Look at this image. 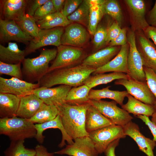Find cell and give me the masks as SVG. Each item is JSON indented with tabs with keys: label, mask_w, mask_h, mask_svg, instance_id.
<instances>
[{
	"label": "cell",
	"mask_w": 156,
	"mask_h": 156,
	"mask_svg": "<svg viewBox=\"0 0 156 156\" xmlns=\"http://www.w3.org/2000/svg\"><path fill=\"white\" fill-rule=\"evenodd\" d=\"M95 69L81 64L73 67L55 69L47 73L38 83L40 87L51 88L57 85L77 87L84 85Z\"/></svg>",
	"instance_id": "1"
},
{
	"label": "cell",
	"mask_w": 156,
	"mask_h": 156,
	"mask_svg": "<svg viewBox=\"0 0 156 156\" xmlns=\"http://www.w3.org/2000/svg\"><path fill=\"white\" fill-rule=\"evenodd\" d=\"M90 103L72 105L65 103L57 106L63 126L72 140L88 136L85 128L86 111Z\"/></svg>",
	"instance_id": "2"
},
{
	"label": "cell",
	"mask_w": 156,
	"mask_h": 156,
	"mask_svg": "<svg viewBox=\"0 0 156 156\" xmlns=\"http://www.w3.org/2000/svg\"><path fill=\"white\" fill-rule=\"evenodd\" d=\"M57 49H44L39 56L34 58H25L22 62L23 79L27 82H38L48 72L49 64L55 58Z\"/></svg>",
	"instance_id": "3"
},
{
	"label": "cell",
	"mask_w": 156,
	"mask_h": 156,
	"mask_svg": "<svg viewBox=\"0 0 156 156\" xmlns=\"http://www.w3.org/2000/svg\"><path fill=\"white\" fill-rule=\"evenodd\" d=\"M0 133L7 136L11 141L35 138L36 130L29 119L15 116L0 118Z\"/></svg>",
	"instance_id": "4"
},
{
	"label": "cell",
	"mask_w": 156,
	"mask_h": 156,
	"mask_svg": "<svg viewBox=\"0 0 156 156\" xmlns=\"http://www.w3.org/2000/svg\"><path fill=\"white\" fill-rule=\"evenodd\" d=\"M57 53L47 73L61 68L75 66L82 63L85 53L80 48L61 45L57 47Z\"/></svg>",
	"instance_id": "5"
},
{
	"label": "cell",
	"mask_w": 156,
	"mask_h": 156,
	"mask_svg": "<svg viewBox=\"0 0 156 156\" xmlns=\"http://www.w3.org/2000/svg\"><path fill=\"white\" fill-rule=\"evenodd\" d=\"M126 135L122 126L113 125L88 133V137L99 153L105 152L109 144L114 140L124 138Z\"/></svg>",
	"instance_id": "6"
},
{
	"label": "cell",
	"mask_w": 156,
	"mask_h": 156,
	"mask_svg": "<svg viewBox=\"0 0 156 156\" xmlns=\"http://www.w3.org/2000/svg\"><path fill=\"white\" fill-rule=\"evenodd\" d=\"M89 103L115 125L123 126L133 118L127 112L118 107L114 101L90 100Z\"/></svg>",
	"instance_id": "7"
},
{
	"label": "cell",
	"mask_w": 156,
	"mask_h": 156,
	"mask_svg": "<svg viewBox=\"0 0 156 156\" xmlns=\"http://www.w3.org/2000/svg\"><path fill=\"white\" fill-rule=\"evenodd\" d=\"M129 46L127 63L130 78L143 82H146L141 56L136 46V35L133 31H129L127 35Z\"/></svg>",
	"instance_id": "8"
},
{
	"label": "cell",
	"mask_w": 156,
	"mask_h": 156,
	"mask_svg": "<svg viewBox=\"0 0 156 156\" xmlns=\"http://www.w3.org/2000/svg\"><path fill=\"white\" fill-rule=\"evenodd\" d=\"M114 84L122 86L125 88L129 94L143 103L155 105L156 98L146 82L141 81L129 78L128 79L116 80Z\"/></svg>",
	"instance_id": "9"
},
{
	"label": "cell",
	"mask_w": 156,
	"mask_h": 156,
	"mask_svg": "<svg viewBox=\"0 0 156 156\" xmlns=\"http://www.w3.org/2000/svg\"><path fill=\"white\" fill-rule=\"evenodd\" d=\"M64 31L62 27L48 29H40L39 37L37 39L33 38L25 49L26 55L44 46L53 45L57 47H59L61 45V38Z\"/></svg>",
	"instance_id": "10"
},
{
	"label": "cell",
	"mask_w": 156,
	"mask_h": 156,
	"mask_svg": "<svg viewBox=\"0 0 156 156\" xmlns=\"http://www.w3.org/2000/svg\"><path fill=\"white\" fill-rule=\"evenodd\" d=\"M40 87L38 82L32 83L13 77L7 79L0 77V93L10 94L20 97L32 93Z\"/></svg>",
	"instance_id": "11"
},
{
	"label": "cell",
	"mask_w": 156,
	"mask_h": 156,
	"mask_svg": "<svg viewBox=\"0 0 156 156\" xmlns=\"http://www.w3.org/2000/svg\"><path fill=\"white\" fill-rule=\"evenodd\" d=\"M33 39L24 32L15 21L0 19L1 42L14 41L28 45Z\"/></svg>",
	"instance_id": "12"
},
{
	"label": "cell",
	"mask_w": 156,
	"mask_h": 156,
	"mask_svg": "<svg viewBox=\"0 0 156 156\" xmlns=\"http://www.w3.org/2000/svg\"><path fill=\"white\" fill-rule=\"evenodd\" d=\"M54 154L66 155L70 156H98L94 144L88 136L77 138L73 143Z\"/></svg>",
	"instance_id": "13"
},
{
	"label": "cell",
	"mask_w": 156,
	"mask_h": 156,
	"mask_svg": "<svg viewBox=\"0 0 156 156\" xmlns=\"http://www.w3.org/2000/svg\"><path fill=\"white\" fill-rule=\"evenodd\" d=\"M88 33L82 25L71 23L66 27L61 38V45L80 48L88 42Z\"/></svg>",
	"instance_id": "14"
},
{
	"label": "cell",
	"mask_w": 156,
	"mask_h": 156,
	"mask_svg": "<svg viewBox=\"0 0 156 156\" xmlns=\"http://www.w3.org/2000/svg\"><path fill=\"white\" fill-rule=\"evenodd\" d=\"M72 87L66 85L52 88L39 87L34 90L32 93L48 105L56 106L65 102L67 94Z\"/></svg>",
	"instance_id": "15"
},
{
	"label": "cell",
	"mask_w": 156,
	"mask_h": 156,
	"mask_svg": "<svg viewBox=\"0 0 156 156\" xmlns=\"http://www.w3.org/2000/svg\"><path fill=\"white\" fill-rule=\"evenodd\" d=\"M136 36L138 49L141 56L143 66L156 73V47L141 32L138 30Z\"/></svg>",
	"instance_id": "16"
},
{
	"label": "cell",
	"mask_w": 156,
	"mask_h": 156,
	"mask_svg": "<svg viewBox=\"0 0 156 156\" xmlns=\"http://www.w3.org/2000/svg\"><path fill=\"white\" fill-rule=\"evenodd\" d=\"M122 127L125 135L135 141L140 151L147 156H154L153 150L156 146V142L143 135L138 125L131 121Z\"/></svg>",
	"instance_id": "17"
},
{
	"label": "cell",
	"mask_w": 156,
	"mask_h": 156,
	"mask_svg": "<svg viewBox=\"0 0 156 156\" xmlns=\"http://www.w3.org/2000/svg\"><path fill=\"white\" fill-rule=\"evenodd\" d=\"M129 50L128 42L121 47L120 50L116 55L104 66L97 68L92 75L108 72H119L128 74L127 58Z\"/></svg>",
	"instance_id": "18"
},
{
	"label": "cell",
	"mask_w": 156,
	"mask_h": 156,
	"mask_svg": "<svg viewBox=\"0 0 156 156\" xmlns=\"http://www.w3.org/2000/svg\"><path fill=\"white\" fill-rule=\"evenodd\" d=\"M28 0L0 1V19L17 21L26 14Z\"/></svg>",
	"instance_id": "19"
},
{
	"label": "cell",
	"mask_w": 156,
	"mask_h": 156,
	"mask_svg": "<svg viewBox=\"0 0 156 156\" xmlns=\"http://www.w3.org/2000/svg\"><path fill=\"white\" fill-rule=\"evenodd\" d=\"M120 48L108 46L101 49L86 57L81 64L95 69L99 68L112 60L119 52Z\"/></svg>",
	"instance_id": "20"
},
{
	"label": "cell",
	"mask_w": 156,
	"mask_h": 156,
	"mask_svg": "<svg viewBox=\"0 0 156 156\" xmlns=\"http://www.w3.org/2000/svg\"><path fill=\"white\" fill-rule=\"evenodd\" d=\"M44 103L33 93L20 97V101L16 116L29 119Z\"/></svg>",
	"instance_id": "21"
},
{
	"label": "cell",
	"mask_w": 156,
	"mask_h": 156,
	"mask_svg": "<svg viewBox=\"0 0 156 156\" xmlns=\"http://www.w3.org/2000/svg\"><path fill=\"white\" fill-rule=\"evenodd\" d=\"M130 10L132 21L138 30H144L149 25L145 19L146 6L142 0H126Z\"/></svg>",
	"instance_id": "22"
},
{
	"label": "cell",
	"mask_w": 156,
	"mask_h": 156,
	"mask_svg": "<svg viewBox=\"0 0 156 156\" xmlns=\"http://www.w3.org/2000/svg\"><path fill=\"white\" fill-rule=\"evenodd\" d=\"M36 130V134L35 138L40 144L44 141L45 136L43 135L44 131L49 129H58L61 131L62 134V140L59 146L62 147L66 145L65 141L68 144H72L74 141L71 139L66 133L62 125L60 116L58 114L54 119L49 121L41 123L35 125Z\"/></svg>",
	"instance_id": "23"
},
{
	"label": "cell",
	"mask_w": 156,
	"mask_h": 156,
	"mask_svg": "<svg viewBox=\"0 0 156 156\" xmlns=\"http://www.w3.org/2000/svg\"><path fill=\"white\" fill-rule=\"evenodd\" d=\"M114 125L96 108L91 105L86 114L85 128L88 133L109 125Z\"/></svg>",
	"instance_id": "24"
},
{
	"label": "cell",
	"mask_w": 156,
	"mask_h": 156,
	"mask_svg": "<svg viewBox=\"0 0 156 156\" xmlns=\"http://www.w3.org/2000/svg\"><path fill=\"white\" fill-rule=\"evenodd\" d=\"M127 97V102L121 106V108L129 113L132 114L135 116L141 115L149 117L152 116L156 112V109L154 105L144 103L129 94Z\"/></svg>",
	"instance_id": "25"
},
{
	"label": "cell",
	"mask_w": 156,
	"mask_h": 156,
	"mask_svg": "<svg viewBox=\"0 0 156 156\" xmlns=\"http://www.w3.org/2000/svg\"><path fill=\"white\" fill-rule=\"evenodd\" d=\"M25 50L20 49L17 44L9 42L5 47L0 44V61L9 64L21 63L26 56Z\"/></svg>",
	"instance_id": "26"
},
{
	"label": "cell",
	"mask_w": 156,
	"mask_h": 156,
	"mask_svg": "<svg viewBox=\"0 0 156 156\" xmlns=\"http://www.w3.org/2000/svg\"><path fill=\"white\" fill-rule=\"evenodd\" d=\"M20 101V97L14 94L0 93L1 118L16 116Z\"/></svg>",
	"instance_id": "27"
},
{
	"label": "cell",
	"mask_w": 156,
	"mask_h": 156,
	"mask_svg": "<svg viewBox=\"0 0 156 156\" xmlns=\"http://www.w3.org/2000/svg\"><path fill=\"white\" fill-rule=\"evenodd\" d=\"M111 86H108L101 89L90 90L88 95L90 100L98 101L103 99L113 100L122 106L125 97L129 94L127 90L119 91L109 89Z\"/></svg>",
	"instance_id": "28"
},
{
	"label": "cell",
	"mask_w": 156,
	"mask_h": 156,
	"mask_svg": "<svg viewBox=\"0 0 156 156\" xmlns=\"http://www.w3.org/2000/svg\"><path fill=\"white\" fill-rule=\"evenodd\" d=\"M129 78L127 74L122 73H99L91 75L85 80L84 84L91 89L97 86L107 84L115 80L121 79H128Z\"/></svg>",
	"instance_id": "29"
},
{
	"label": "cell",
	"mask_w": 156,
	"mask_h": 156,
	"mask_svg": "<svg viewBox=\"0 0 156 156\" xmlns=\"http://www.w3.org/2000/svg\"><path fill=\"white\" fill-rule=\"evenodd\" d=\"M90 12L88 29L90 34L93 35L98 23L104 15L102 4L104 0H88Z\"/></svg>",
	"instance_id": "30"
},
{
	"label": "cell",
	"mask_w": 156,
	"mask_h": 156,
	"mask_svg": "<svg viewBox=\"0 0 156 156\" xmlns=\"http://www.w3.org/2000/svg\"><path fill=\"white\" fill-rule=\"evenodd\" d=\"M36 22L38 27L41 29L66 27L71 23L67 17L61 12H57L48 15Z\"/></svg>",
	"instance_id": "31"
},
{
	"label": "cell",
	"mask_w": 156,
	"mask_h": 156,
	"mask_svg": "<svg viewBox=\"0 0 156 156\" xmlns=\"http://www.w3.org/2000/svg\"><path fill=\"white\" fill-rule=\"evenodd\" d=\"M90 90L84 84L72 88L67 94L65 102L72 105H79L89 103L90 100L88 95Z\"/></svg>",
	"instance_id": "32"
},
{
	"label": "cell",
	"mask_w": 156,
	"mask_h": 156,
	"mask_svg": "<svg viewBox=\"0 0 156 156\" xmlns=\"http://www.w3.org/2000/svg\"><path fill=\"white\" fill-rule=\"evenodd\" d=\"M59 113L56 106L48 105L44 103L29 120L34 123L41 124L54 119Z\"/></svg>",
	"instance_id": "33"
},
{
	"label": "cell",
	"mask_w": 156,
	"mask_h": 156,
	"mask_svg": "<svg viewBox=\"0 0 156 156\" xmlns=\"http://www.w3.org/2000/svg\"><path fill=\"white\" fill-rule=\"evenodd\" d=\"M89 12L88 0H83L77 9L67 18L71 23H77L88 27Z\"/></svg>",
	"instance_id": "34"
},
{
	"label": "cell",
	"mask_w": 156,
	"mask_h": 156,
	"mask_svg": "<svg viewBox=\"0 0 156 156\" xmlns=\"http://www.w3.org/2000/svg\"><path fill=\"white\" fill-rule=\"evenodd\" d=\"M15 22L27 34L34 39H37L39 37L40 29L32 16L25 14L21 18Z\"/></svg>",
	"instance_id": "35"
},
{
	"label": "cell",
	"mask_w": 156,
	"mask_h": 156,
	"mask_svg": "<svg viewBox=\"0 0 156 156\" xmlns=\"http://www.w3.org/2000/svg\"><path fill=\"white\" fill-rule=\"evenodd\" d=\"M24 142V140L11 141L4 152L5 156H36L35 149L25 148Z\"/></svg>",
	"instance_id": "36"
},
{
	"label": "cell",
	"mask_w": 156,
	"mask_h": 156,
	"mask_svg": "<svg viewBox=\"0 0 156 156\" xmlns=\"http://www.w3.org/2000/svg\"><path fill=\"white\" fill-rule=\"evenodd\" d=\"M102 8L104 14L110 16L121 26L123 21V16L118 2L115 0H104Z\"/></svg>",
	"instance_id": "37"
},
{
	"label": "cell",
	"mask_w": 156,
	"mask_h": 156,
	"mask_svg": "<svg viewBox=\"0 0 156 156\" xmlns=\"http://www.w3.org/2000/svg\"><path fill=\"white\" fill-rule=\"evenodd\" d=\"M9 64L0 61V74H5L23 80L21 64Z\"/></svg>",
	"instance_id": "38"
},
{
	"label": "cell",
	"mask_w": 156,
	"mask_h": 156,
	"mask_svg": "<svg viewBox=\"0 0 156 156\" xmlns=\"http://www.w3.org/2000/svg\"><path fill=\"white\" fill-rule=\"evenodd\" d=\"M107 29L101 25H98L93 35V42L96 50L101 48L105 44Z\"/></svg>",
	"instance_id": "39"
},
{
	"label": "cell",
	"mask_w": 156,
	"mask_h": 156,
	"mask_svg": "<svg viewBox=\"0 0 156 156\" xmlns=\"http://www.w3.org/2000/svg\"><path fill=\"white\" fill-rule=\"evenodd\" d=\"M56 12L51 0H48L40 7L33 17L36 21L41 20L48 15Z\"/></svg>",
	"instance_id": "40"
},
{
	"label": "cell",
	"mask_w": 156,
	"mask_h": 156,
	"mask_svg": "<svg viewBox=\"0 0 156 156\" xmlns=\"http://www.w3.org/2000/svg\"><path fill=\"white\" fill-rule=\"evenodd\" d=\"M148 85L156 99V73L152 69L143 66ZM156 109V103L154 106Z\"/></svg>",
	"instance_id": "41"
},
{
	"label": "cell",
	"mask_w": 156,
	"mask_h": 156,
	"mask_svg": "<svg viewBox=\"0 0 156 156\" xmlns=\"http://www.w3.org/2000/svg\"><path fill=\"white\" fill-rule=\"evenodd\" d=\"M83 1L82 0H65L64 7L61 12L67 17L77 9Z\"/></svg>",
	"instance_id": "42"
},
{
	"label": "cell",
	"mask_w": 156,
	"mask_h": 156,
	"mask_svg": "<svg viewBox=\"0 0 156 156\" xmlns=\"http://www.w3.org/2000/svg\"><path fill=\"white\" fill-rule=\"evenodd\" d=\"M121 29L119 24L115 21L107 28L105 44L115 39L118 35Z\"/></svg>",
	"instance_id": "43"
},
{
	"label": "cell",
	"mask_w": 156,
	"mask_h": 156,
	"mask_svg": "<svg viewBox=\"0 0 156 156\" xmlns=\"http://www.w3.org/2000/svg\"><path fill=\"white\" fill-rule=\"evenodd\" d=\"M127 29L126 28L121 29L117 37L111 41L109 44V47L123 46L127 43Z\"/></svg>",
	"instance_id": "44"
},
{
	"label": "cell",
	"mask_w": 156,
	"mask_h": 156,
	"mask_svg": "<svg viewBox=\"0 0 156 156\" xmlns=\"http://www.w3.org/2000/svg\"><path fill=\"white\" fill-rule=\"evenodd\" d=\"M48 0H28L25 13L33 16L36 10Z\"/></svg>",
	"instance_id": "45"
},
{
	"label": "cell",
	"mask_w": 156,
	"mask_h": 156,
	"mask_svg": "<svg viewBox=\"0 0 156 156\" xmlns=\"http://www.w3.org/2000/svg\"><path fill=\"white\" fill-rule=\"evenodd\" d=\"M137 117L140 119L149 128L153 136V140L156 142V125L150 120L149 117L143 115H139Z\"/></svg>",
	"instance_id": "46"
},
{
	"label": "cell",
	"mask_w": 156,
	"mask_h": 156,
	"mask_svg": "<svg viewBox=\"0 0 156 156\" xmlns=\"http://www.w3.org/2000/svg\"><path fill=\"white\" fill-rule=\"evenodd\" d=\"M144 31L145 36L151 39L156 47V27L149 25Z\"/></svg>",
	"instance_id": "47"
},
{
	"label": "cell",
	"mask_w": 156,
	"mask_h": 156,
	"mask_svg": "<svg viewBox=\"0 0 156 156\" xmlns=\"http://www.w3.org/2000/svg\"><path fill=\"white\" fill-rule=\"evenodd\" d=\"M120 139H117L109 144L104 152L106 156H116L115 150L119 144Z\"/></svg>",
	"instance_id": "48"
},
{
	"label": "cell",
	"mask_w": 156,
	"mask_h": 156,
	"mask_svg": "<svg viewBox=\"0 0 156 156\" xmlns=\"http://www.w3.org/2000/svg\"><path fill=\"white\" fill-rule=\"evenodd\" d=\"M148 23L149 25L156 27V0L154 6L149 12Z\"/></svg>",
	"instance_id": "49"
},
{
	"label": "cell",
	"mask_w": 156,
	"mask_h": 156,
	"mask_svg": "<svg viewBox=\"0 0 156 156\" xmlns=\"http://www.w3.org/2000/svg\"><path fill=\"white\" fill-rule=\"evenodd\" d=\"M36 152V156H53L54 153L49 152L47 149L41 145H37L35 149Z\"/></svg>",
	"instance_id": "50"
},
{
	"label": "cell",
	"mask_w": 156,
	"mask_h": 156,
	"mask_svg": "<svg viewBox=\"0 0 156 156\" xmlns=\"http://www.w3.org/2000/svg\"><path fill=\"white\" fill-rule=\"evenodd\" d=\"M54 7L57 12H61L64 7L65 0H51Z\"/></svg>",
	"instance_id": "51"
},
{
	"label": "cell",
	"mask_w": 156,
	"mask_h": 156,
	"mask_svg": "<svg viewBox=\"0 0 156 156\" xmlns=\"http://www.w3.org/2000/svg\"><path fill=\"white\" fill-rule=\"evenodd\" d=\"M151 120L156 125V112L153 114Z\"/></svg>",
	"instance_id": "52"
}]
</instances>
